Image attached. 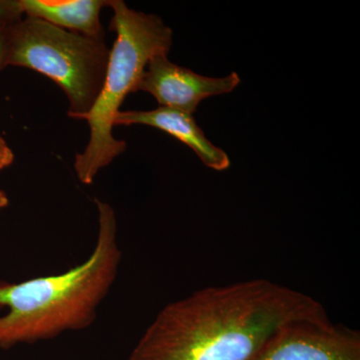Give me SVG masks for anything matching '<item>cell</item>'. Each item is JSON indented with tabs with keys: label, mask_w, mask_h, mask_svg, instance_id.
<instances>
[{
	"label": "cell",
	"mask_w": 360,
	"mask_h": 360,
	"mask_svg": "<svg viewBox=\"0 0 360 360\" xmlns=\"http://www.w3.org/2000/svg\"><path fill=\"white\" fill-rule=\"evenodd\" d=\"M298 321H330L311 296L267 279L210 286L163 307L129 360H255Z\"/></svg>",
	"instance_id": "obj_1"
},
{
	"label": "cell",
	"mask_w": 360,
	"mask_h": 360,
	"mask_svg": "<svg viewBox=\"0 0 360 360\" xmlns=\"http://www.w3.org/2000/svg\"><path fill=\"white\" fill-rule=\"evenodd\" d=\"M110 28L116 39L110 49L108 70L96 103L82 120L89 127V141L75 156V169L84 184H91L99 170L124 153L127 143L112 134L115 116L125 97L136 92L149 60L168 54L172 30L155 14L139 13L122 0H111Z\"/></svg>",
	"instance_id": "obj_3"
},
{
	"label": "cell",
	"mask_w": 360,
	"mask_h": 360,
	"mask_svg": "<svg viewBox=\"0 0 360 360\" xmlns=\"http://www.w3.org/2000/svg\"><path fill=\"white\" fill-rule=\"evenodd\" d=\"M20 0H0V22H11L22 18Z\"/></svg>",
	"instance_id": "obj_9"
},
{
	"label": "cell",
	"mask_w": 360,
	"mask_h": 360,
	"mask_svg": "<svg viewBox=\"0 0 360 360\" xmlns=\"http://www.w3.org/2000/svg\"><path fill=\"white\" fill-rule=\"evenodd\" d=\"M110 4L111 0H20L25 18L92 39H104L101 13Z\"/></svg>",
	"instance_id": "obj_8"
},
{
	"label": "cell",
	"mask_w": 360,
	"mask_h": 360,
	"mask_svg": "<svg viewBox=\"0 0 360 360\" xmlns=\"http://www.w3.org/2000/svg\"><path fill=\"white\" fill-rule=\"evenodd\" d=\"M255 360H360V335L331 321L293 322L281 328Z\"/></svg>",
	"instance_id": "obj_5"
},
{
	"label": "cell",
	"mask_w": 360,
	"mask_h": 360,
	"mask_svg": "<svg viewBox=\"0 0 360 360\" xmlns=\"http://www.w3.org/2000/svg\"><path fill=\"white\" fill-rule=\"evenodd\" d=\"M13 22H0V70L6 68L7 37L9 25Z\"/></svg>",
	"instance_id": "obj_10"
},
{
	"label": "cell",
	"mask_w": 360,
	"mask_h": 360,
	"mask_svg": "<svg viewBox=\"0 0 360 360\" xmlns=\"http://www.w3.org/2000/svg\"><path fill=\"white\" fill-rule=\"evenodd\" d=\"M240 84L238 73L225 77H208L172 63L167 54L149 60L136 91L151 94L160 108L193 115L198 104L210 96L229 94Z\"/></svg>",
	"instance_id": "obj_6"
},
{
	"label": "cell",
	"mask_w": 360,
	"mask_h": 360,
	"mask_svg": "<svg viewBox=\"0 0 360 360\" xmlns=\"http://www.w3.org/2000/svg\"><path fill=\"white\" fill-rule=\"evenodd\" d=\"M110 52L104 39L25 18L9 25L6 66L28 68L53 80L70 101L68 116L82 120L103 89Z\"/></svg>",
	"instance_id": "obj_4"
},
{
	"label": "cell",
	"mask_w": 360,
	"mask_h": 360,
	"mask_svg": "<svg viewBox=\"0 0 360 360\" xmlns=\"http://www.w3.org/2000/svg\"><path fill=\"white\" fill-rule=\"evenodd\" d=\"M9 205L8 196L4 191H0V212Z\"/></svg>",
	"instance_id": "obj_12"
},
{
	"label": "cell",
	"mask_w": 360,
	"mask_h": 360,
	"mask_svg": "<svg viewBox=\"0 0 360 360\" xmlns=\"http://www.w3.org/2000/svg\"><path fill=\"white\" fill-rule=\"evenodd\" d=\"M98 232L85 262L56 276L21 283L0 281V348L51 340L82 330L96 321L97 309L115 283L122 262L117 220L110 203L96 198Z\"/></svg>",
	"instance_id": "obj_2"
},
{
	"label": "cell",
	"mask_w": 360,
	"mask_h": 360,
	"mask_svg": "<svg viewBox=\"0 0 360 360\" xmlns=\"http://www.w3.org/2000/svg\"><path fill=\"white\" fill-rule=\"evenodd\" d=\"M141 124L162 130L193 149L205 167L222 172L231 167L229 155L206 139L193 115L158 108L153 110H120L115 125Z\"/></svg>",
	"instance_id": "obj_7"
},
{
	"label": "cell",
	"mask_w": 360,
	"mask_h": 360,
	"mask_svg": "<svg viewBox=\"0 0 360 360\" xmlns=\"http://www.w3.org/2000/svg\"><path fill=\"white\" fill-rule=\"evenodd\" d=\"M14 160V155L8 144L0 135V170L11 167Z\"/></svg>",
	"instance_id": "obj_11"
}]
</instances>
